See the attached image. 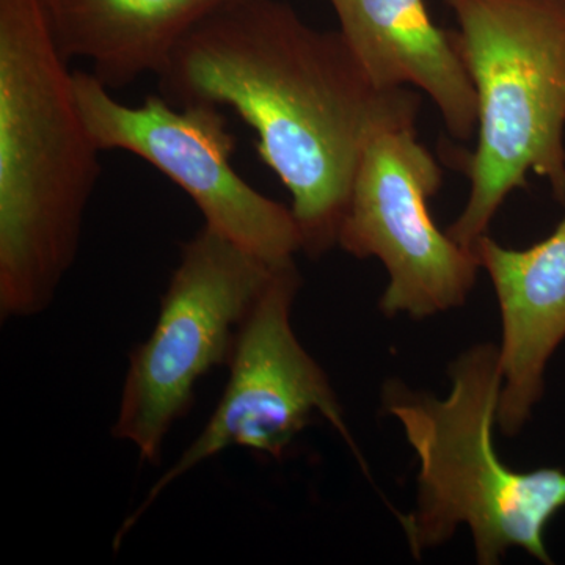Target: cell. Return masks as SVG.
<instances>
[{
    "label": "cell",
    "mask_w": 565,
    "mask_h": 565,
    "mask_svg": "<svg viewBox=\"0 0 565 565\" xmlns=\"http://www.w3.org/2000/svg\"><path fill=\"white\" fill-rule=\"evenodd\" d=\"M174 106L236 111L291 193L307 255L338 245L364 145L415 125L419 98L384 90L341 32L311 28L282 0H228L192 29L158 74Z\"/></svg>",
    "instance_id": "cell-1"
},
{
    "label": "cell",
    "mask_w": 565,
    "mask_h": 565,
    "mask_svg": "<svg viewBox=\"0 0 565 565\" xmlns=\"http://www.w3.org/2000/svg\"><path fill=\"white\" fill-rule=\"evenodd\" d=\"M40 0H0V318L46 311L102 174Z\"/></svg>",
    "instance_id": "cell-2"
},
{
    "label": "cell",
    "mask_w": 565,
    "mask_h": 565,
    "mask_svg": "<svg viewBox=\"0 0 565 565\" xmlns=\"http://www.w3.org/2000/svg\"><path fill=\"white\" fill-rule=\"evenodd\" d=\"M449 375L445 399L397 381L384 390L386 412L401 423L419 460L415 509L397 515L412 552L419 557L463 525L473 535L478 564H500L511 548L553 564L544 535L565 508V471H516L498 456L493 427L503 386L498 345L468 349Z\"/></svg>",
    "instance_id": "cell-3"
},
{
    "label": "cell",
    "mask_w": 565,
    "mask_h": 565,
    "mask_svg": "<svg viewBox=\"0 0 565 565\" xmlns=\"http://www.w3.org/2000/svg\"><path fill=\"white\" fill-rule=\"evenodd\" d=\"M478 102L470 193L448 233L473 252L527 173L565 203V0H445Z\"/></svg>",
    "instance_id": "cell-4"
},
{
    "label": "cell",
    "mask_w": 565,
    "mask_h": 565,
    "mask_svg": "<svg viewBox=\"0 0 565 565\" xmlns=\"http://www.w3.org/2000/svg\"><path fill=\"white\" fill-rule=\"evenodd\" d=\"M277 267L207 225L182 245L150 337L129 355L111 427L141 462L161 463L167 437L191 411L196 385L215 367L228 366Z\"/></svg>",
    "instance_id": "cell-5"
},
{
    "label": "cell",
    "mask_w": 565,
    "mask_h": 565,
    "mask_svg": "<svg viewBox=\"0 0 565 565\" xmlns=\"http://www.w3.org/2000/svg\"><path fill=\"white\" fill-rule=\"evenodd\" d=\"M74 85L98 147L151 163L191 196L204 225L270 266L292 263L303 250L291 207L263 195L234 170V137L218 107L180 109L162 95L128 106L87 71H74Z\"/></svg>",
    "instance_id": "cell-6"
},
{
    "label": "cell",
    "mask_w": 565,
    "mask_h": 565,
    "mask_svg": "<svg viewBox=\"0 0 565 565\" xmlns=\"http://www.w3.org/2000/svg\"><path fill=\"white\" fill-rule=\"evenodd\" d=\"M300 282L296 263L275 269L237 338L217 407L199 437L122 522L115 548L170 486L226 449H250L280 460L297 435L322 416L360 457L329 377L294 332Z\"/></svg>",
    "instance_id": "cell-7"
},
{
    "label": "cell",
    "mask_w": 565,
    "mask_h": 565,
    "mask_svg": "<svg viewBox=\"0 0 565 565\" xmlns=\"http://www.w3.org/2000/svg\"><path fill=\"white\" fill-rule=\"evenodd\" d=\"M440 185V166L415 125L379 129L364 145L338 245L384 264L385 315L429 318L462 307L473 289L481 269L475 252L441 232L427 206Z\"/></svg>",
    "instance_id": "cell-8"
},
{
    "label": "cell",
    "mask_w": 565,
    "mask_h": 565,
    "mask_svg": "<svg viewBox=\"0 0 565 565\" xmlns=\"http://www.w3.org/2000/svg\"><path fill=\"white\" fill-rule=\"evenodd\" d=\"M473 252L500 305L503 386L497 424L512 437L544 394L546 364L565 340V215L546 239L523 250L484 234Z\"/></svg>",
    "instance_id": "cell-9"
},
{
    "label": "cell",
    "mask_w": 565,
    "mask_h": 565,
    "mask_svg": "<svg viewBox=\"0 0 565 565\" xmlns=\"http://www.w3.org/2000/svg\"><path fill=\"white\" fill-rule=\"evenodd\" d=\"M344 36L370 79L384 90L419 88L455 139L478 129L473 81L456 33L430 20L424 0H330Z\"/></svg>",
    "instance_id": "cell-10"
},
{
    "label": "cell",
    "mask_w": 565,
    "mask_h": 565,
    "mask_svg": "<svg viewBox=\"0 0 565 565\" xmlns=\"http://www.w3.org/2000/svg\"><path fill=\"white\" fill-rule=\"evenodd\" d=\"M66 62L90 63L110 90L158 76L181 40L228 0H40Z\"/></svg>",
    "instance_id": "cell-11"
}]
</instances>
